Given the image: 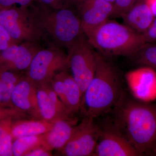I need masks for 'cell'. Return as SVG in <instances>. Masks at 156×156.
I'll return each instance as SVG.
<instances>
[{
  "label": "cell",
  "instance_id": "6da1fadb",
  "mask_svg": "<svg viewBox=\"0 0 156 156\" xmlns=\"http://www.w3.org/2000/svg\"><path fill=\"white\" fill-rule=\"evenodd\" d=\"M115 110L114 126L143 155L156 149V104L128 97L124 92Z\"/></svg>",
  "mask_w": 156,
  "mask_h": 156
},
{
  "label": "cell",
  "instance_id": "7a4b0ae2",
  "mask_svg": "<svg viewBox=\"0 0 156 156\" xmlns=\"http://www.w3.org/2000/svg\"><path fill=\"white\" fill-rule=\"evenodd\" d=\"M110 58L96 51L94 77L83 95L80 110L95 119L113 109L124 91L121 74Z\"/></svg>",
  "mask_w": 156,
  "mask_h": 156
},
{
  "label": "cell",
  "instance_id": "3957f363",
  "mask_svg": "<svg viewBox=\"0 0 156 156\" xmlns=\"http://www.w3.org/2000/svg\"><path fill=\"white\" fill-rule=\"evenodd\" d=\"M44 41L68 50L84 34L76 7L53 9L34 2L28 8Z\"/></svg>",
  "mask_w": 156,
  "mask_h": 156
},
{
  "label": "cell",
  "instance_id": "277c9868",
  "mask_svg": "<svg viewBox=\"0 0 156 156\" xmlns=\"http://www.w3.org/2000/svg\"><path fill=\"white\" fill-rule=\"evenodd\" d=\"M86 36L95 51L108 58L133 57L146 43L142 34L109 19Z\"/></svg>",
  "mask_w": 156,
  "mask_h": 156
},
{
  "label": "cell",
  "instance_id": "5b68a950",
  "mask_svg": "<svg viewBox=\"0 0 156 156\" xmlns=\"http://www.w3.org/2000/svg\"><path fill=\"white\" fill-rule=\"evenodd\" d=\"M41 48L35 55L25 76L37 86L50 83L56 74L69 69L67 53L50 45Z\"/></svg>",
  "mask_w": 156,
  "mask_h": 156
},
{
  "label": "cell",
  "instance_id": "8992f818",
  "mask_svg": "<svg viewBox=\"0 0 156 156\" xmlns=\"http://www.w3.org/2000/svg\"><path fill=\"white\" fill-rule=\"evenodd\" d=\"M67 54L69 69L83 95L95 74L96 51L84 34L68 50Z\"/></svg>",
  "mask_w": 156,
  "mask_h": 156
},
{
  "label": "cell",
  "instance_id": "52a82bcc",
  "mask_svg": "<svg viewBox=\"0 0 156 156\" xmlns=\"http://www.w3.org/2000/svg\"><path fill=\"white\" fill-rule=\"evenodd\" d=\"M0 24L11 38L20 43L44 41L28 8H9L0 11Z\"/></svg>",
  "mask_w": 156,
  "mask_h": 156
},
{
  "label": "cell",
  "instance_id": "ba28073f",
  "mask_svg": "<svg viewBox=\"0 0 156 156\" xmlns=\"http://www.w3.org/2000/svg\"><path fill=\"white\" fill-rule=\"evenodd\" d=\"M101 129L94 119L85 117L77 124L72 136L64 147L57 151L59 155L93 156Z\"/></svg>",
  "mask_w": 156,
  "mask_h": 156
},
{
  "label": "cell",
  "instance_id": "9c48e42d",
  "mask_svg": "<svg viewBox=\"0 0 156 156\" xmlns=\"http://www.w3.org/2000/svg\"><path fill=\"white\" fill-rule=\"evenodd\" d=\"M101 129L93 156H142L114 125Z\"/></svg>",
  "mask_w": 156,
  "mask_h": 156
},
{
  "label": "cell",
  "instance_id": "30bf717a",
  "mask_svg": "<svg viewBox=\"0 0 156 156\" xmlns=\"http://www.w3.org/2000/svg\"><path fill=\"white\" fill-rule=\"evenodd\" d=\"M76 8L85 35L115 16L113 3L105 0H82Z\"/></svg>",
  "mask_w": 156,
  "mask_h": 156
},
{
  "label": "cell",
  "instance_id": "8fae6325",
  "mask_svg": "<svg viewBox=\"0 0 156 156\" xmlns=\"http://www.w3.org/2000/svg\"><path fill=\"white\" fill-rule=\"evenodd\" d=\"M68 112L74 116L80 111L83 94L71 74L63 70L56 74L50 82Z\"/></svg>",
  "mask_w": 156,
  "mask_h": 156
},
{
  "label": "cell",
  "instance_id": "7c38bea8",
  "mask_svg": "<svg viewBox=\"0 0 156 156\" xmlns=\"http://www.w3.org/2000/svg\"><path fill=\"white\" fill-rule=\"evenodd\" d=\"M11 101L12 107L31 118L42 119L38 106L37 86L25 75L14 87Z\"/></svg>",
  "mask_w": 156,
  "mask_h": 156
},
{
  "label": "cell",
  "instance_id": "4fadbf2b",
  "mask_svg": "<svg viewBox=\"0 0 156 156\" xmlns=\"http://www.w3.org/2000/svg\"><path fill=\"white\" fill-rule=\"evenodd\" d=\"M37 98L43 119L53 123L61 119L74 117L68 112L50 83L37 86Z\"/></svg>",
  "mask_w": 156,
  "mask_h": 156
},
{
  "label": "cell",
  "instance_id": "5bb4252c",
  "mask_svg": "<svg viewBox=\"0 0 156 156\" xmlns=\"http://www.w3.org/2000/svg\"><path fill=\"white\" fill-rule=\"evenodd\" d=\"M41 46L39 43L31 42L11 45L1 51V62L6 66L5 68L9 67L10 70L26 73Z\"/></svg>",
  "mask_w": 156,
  "mask_h": 156
},
{
  "label": "cell",
  "instance_id": "9a60e30c",
  "mask_svg": "<svg viewBox=\"0 0 156 156\" xmlns=\"http://www.w3.org/2000/svg\"><path fill=\"white\" fill-rule=\"evenodd\" d=\"M77 124L74 117L55 121L52 128L44 134L45 146L52 151L61 149L70 139Z\"/></svg>",
  "mask_w": 156,
  "mask_h": 156
},
{
  "label": "cell",
  "instance_id": "2e32d148",
  "mask_svg": "<svg viewBox=\"0 0 156 156\" xmlns=\"http://www.w3.org/2000/svg\"><path fill=\"white\" fill-rule=\"evenodd\" d=\"M121 17L124 24L142 35L148 29L155 18L144 0H140Z\"/></svg>",
  "mask_w": 156,
  "mask_h": 156
},
{
  "label": "cell",
  "instance_id": "e0dca14e",
  "mask_svg": "<svg viewBox=\"0 0 156 156\" xmlns=\"http://www.w3.org/2000/svg\"><path fill=\"white\" fill-rule=\"evenodd\" d=\"M53 123L42 119L21 118L12 120L11 134L13 140L23 136L44 134L53 127Z\"/></svg>",
  "mask_w": 156,
  "mask_h": 156
},
{
  "label": "cell",
  "instance_id": "ac0fdd59",
  "mask_svg": "<svg viewBox=\"0 0 156 156\" xmlns=\"http://www.w3.org/2000/svg\"><path fill=\"white\" fill-rule=\"evenodd\" d=\"M22 77L15 72L0 66V106L13 108L11 94Z\"/></svg>",
  "mask_w": 156,
  "mask_h": 156
},
{
  "label": "cell",
  "instance_id": "d6986e66",
  "mask_svg": "<svg viewBox=\"0 0 156 156\" xmlns=\"http://www.w3.org/2000/svg\"><path fill=\"white\" fill-rule=\"evenodd\" d=\"M41 146L45 147L44 134L18 137L13 140V155L26 156L31 151Z\"/></svg>",
  "mask_w": 156,
  "mask_h": 156
},
{
  "label": "cell",
  "instance_id": "ffe728a7",
  "mask_svg": "<svg viewBox=\"0 0 156 156\" xmlns=\"http://www.w3.org/2000/svg\"><path fill=\"white\" fill-rule=\"evenodd\" d=\"M136 64L156 72V43H146L133 56Z\"/></svg>",
  "mask_w": 156,
  "mask_h": 156
},
{
  "label": "cell",
  "instance_id": "44dd1931",
  "mask_svg": "<svg viewBox=\"0 0 156 156\" xmlns=\"http://www.w3.org/2000/svg\"><path fill=\"white\" fill-rule=\"evenodd\" d=\"M12 119L0 121V156L13 155V139L11 134Z\"/></svg>",
  "mask_w": 156,
  "mask_h": 156
},
{
  "label": "cell",
  "instance_id": "7402d4cb",
  "mask_svg": "<svg viewBox=\"0 0 156 156\" xmlns=\"http://www.w3.org/2000/svg\"><path fill=\"white\" fill-rule=\"evenodd\" d=\"M82 0H35L34 2L53 9L77 7Z\"/></svg>",
  "mask_w": 156,
  "mask_h": 156
},
{
  "label": "cell",
  "instance_id": "603a6c76",
  "mask_svg": "<svg viewBox=\"0 0 156 156\" xmlns=\"http://www.w3.org/2000/svg\"><path fill=\"white\" fill-rule=\"evenodd\" d=\"M28 117H30L14 108L0 106V121L8 119H16Z\"/></svg>",
  "mask_w": 156,
  "mask_h": 156
},
{
  "label": "cell",
  "instance_id": "cb8c5ba5",
  "mask_svg": "<svg viewBox=\"0 0 156 156\" xmlns=\"http://www.w3.org/2000/svg\"><path fill=\"white\" fill-rule=\"evenodd\" d=\"M140 0H115V16L121 17Z\"/></svg>",
  "mask_w": 156,
  "mask_h": 156
},
{
  "label": "cell",
  "instance_id": "d4e9b609",
  "mask_svg": "<svg viewBox=\"0 0 156 156\" xmlns=\"http://www.w3.org/2000/svg\"><path fill=\"white\" fill-rule=\"evenodd\" d=\"M35 0H0V5L3 7H11L17 5L20 8H29L34 3Z\"/></svg>",
  "mask_w": 156,
  "mask_h": 156
},
{
  "label": "cell",
  "instance_id": "484cf974",
  "mask_svg": "<svg viewBox=\"0 0 156 156\" xmlns=\"http://www.w3.org/2000/svg\"><path fill=\"white\" fill-rule=\"evenodd\" d=\"M13 40L7 30L0 24V52L11 46L10 42Z\"/></svg>",
  "mask_w": 156,
  "mask_h": 156
},
{
  "label": "cell",
  "instance_id": "4316f807",
  "mask_svg": "<svg viewBox=\"0 0 156 156\" xmlns=\"http://www.w3.org/2000/svg\"><path fill=\"white\" fill-rule=\"evenodd\" d=\"M142 35L146 43H156V17L149 28Z\"/></svg>",
  "mask_w": 156,
  "mask_h": 156
},
{
  "label": "cell",
  "instance_id": "83f0119b",
  "mask_svg": "<svg viewBox=\"0 0 156 156\" xmlns=\"http://www.w3.org/2000/svg\"><path fill=\"white\" fill-rule=\"evenodd\" d=\"M52 152L48 148L41 146L31 151L26 156H51L53 155Z\"/></svg>",
  "mask_w": 156,
  "mask_h": 156
},
{
  "label": "cell",
  "instance_id": "f1b7e54d",
  "mask_svg": "<svg viewBox=\"0 0 156 156\" xmlns=\"http://www.w3.org/2000/svg\"><path fill=\"white\" fill-rule=\"evenodd\" d=\"M152 12L155 17H156V0H144Z\"/></svg>",
  "mask_w": 156,
  "mask_h": 156
},
{
  "label": "cell",
  "instance_id": "f546056e",
  "mask_svg": "<svg viewBox=\"0 0 156 156\" xmlns=\"http://www.w3.org/2000/svg\"><path fill=\"white\" fill-rule=\"evenodd\" d=\"M105 1H108V2H111L112 3H114L115 0H105Z\"/></svg>",
  "mask_w": 156,
  "mask_h": 156
},
{
  "label": "cell",
  "instance_id": "4dcf8cb0",
  "mask_svg": "<svg viewBox=\"0 0 156 156\" xmlns=\"http://www.w3.org/2000/svg\"><path fill=\"white\" fill-rule=\"evenodd\" d=\"M154 154H155L156 155V149H155V151H154Z\"/></svg>",
  "mask_w": 156,
  "mask_h": 156
}]
</instances>
